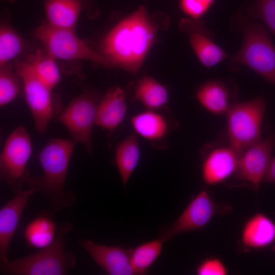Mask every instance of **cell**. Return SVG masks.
<instances>
[{
  "label": "cell",
  "instance_id": "22",
  "mask_svg": "<svg viewBox=\"0 0 275 275\" xmlns=\"http://www.w3.org/2000/svg\"><path fill=\"white\" fill-rule=\"evenodd\" d=\"M56 229V224L50 216L40 215L26 225L24 238L30 247L42 249L53 242Z\"/></svg>",
  "mask_w": 275,
  "mask_h": 275
},
{
  "label": "cell",
  "instance_id": "19",
  "mask_svg": "<svg viewBox=\"0 0 275 275\" xmlns=\"http://www.w3.org/2000/svg\"><path fill=\"white\" fill-rule=\"evenodd\" d=\"M47 23L58 28L74 29L82 10L84 0H44Z\"/></svg>",
  "mask_w": 275,
  "mask_h": 275
},
{
  "label": "cell",
  "instance_id": "13",
  "mask_svg": "<svg viewBox=\"0 0 275 275\" xmlns=\"http://www.w3.org/2000/svg\"><path fill=\"white\" fill-rule=\"evenodd\" d=\"M239 157L229 144L212 146L203 157L202 175L204 181L213 185L226 180L236 172Z\"/></svg>",
  "mask_w": 275,
  "mask_h": 275
},
{
  "label": "cell",
  "instance_id": "25",
  "mask_svg": "<svg viewBox=\"0 0 275 275\" xmlns=\"http://www.w3.org/2000/svg\"><path fill=\"white\" fill-rule=\"evenodd\" d=\"M55 58L47 50L38 49L26 62L36 75L51 90L58 84L61 75Z\"/></svg>",
  "mask_w": 275,
  "mask_h": 275
},
{
  "label": "cell",
  "instance_id": "11",
  "mask_svg": "<svg viewBox=\"0 0 275 275\" xmlns=\"http://www.w3.org/2000/svg\"><path fill=\"white\" fill-rule=\"evenodd\" d=\"M275 137L270 133L248 147L240 156L236 178L249 182L258 190L270 163Z\"/></svg>",
  "mask_w": 275,
  "mask_h": 275
},
{
  "label": "cell",
  "instance_id": "24",
  "mask_svg": "<svg viewBox=\"0 0 275 275\" xmlns=\"http://www.w3.org/2000/svg\"><path fill=\"white\" fill-rule=\"evenodd\" d=\"M164 242L159 238L129 249L131 263L136 274L148 272L161 255Z\"/></svg>",
  "mask_w": 275,
  "mask_h": 275
},
{
  "label": "cell",
  "instance_id": "28",
  "mask_svg": "<svg viewBox=\"0 0 275 275\" xmlns=\"http://www.w3.org/2000/svg\"><path fill=\"white\" fill-rule=\"evenodd\" d=\"M20 77L14 73L8 65L1 67L0 105L3 106L11 102L20 90Z\"/></svg>",
  "mask_w": 275,
  "mask_h": 275
},
{
  "label": "cell",
  "instance_id": "20",
  "mask_svg": "<svg viewBox=\"0 0 275 275\" xmlns=\"http://www.w3.org/2000/svg\"><path fill=\"white\" fill-rule=\"evenodd\" d=\"M131 123L136 133L151 141L161 140L170 128L166 118L155 110L148 109L136 114L131 118Z\"/></svg>",
  "mask_w": 275,
  "mask_h": 275
},
{
  "label": "cell",
  "instance_id": "32",
  "mask_svg": "<svg viewBox=\"0 0 275 275\" xmlns=\"http://www.w3.org/2000/svg\"><path fill=\"white\" fill-rule=\"evenodd\" d=\"M273 249L275 250V244H274V245L273 246Z\"/></svg>",
  "mask_w": 275,
  "mask_h": 275
},
{
  "label": "cell",
  "instance_id": "31",
  "mask_svg": "<svg viewBox=\"0 0 275 275\" xmlns=\"http://www.w3.org/2000/svg\"><path fill=\"white\" fill-rule=\"evenodd\" d=\"M262 182L275 184V156L271 159Z\"/></svg>",
  "mask_w": 275,
  "mask_h": 275
},
{
  "label": "cell",
  "instance_id": "9",
  "mask_svg": "<svg viewBox=\"0 0 275 275\" xmlns=\"http://www.w3.org/2000/svg\"><path fill=\"white\" fill-rule=\"evenodd\" d=\"M97 104L94 95L84 93L56 117L66 127L72 139L83 145L90 155L93 153L92 131L95 125Z\"/></svg>",
  "mask_w": 275,
  "mask_h": 275
},
{
  "label": "cell",
  "instance_id": "21",
  "mask_svg": "<svg viewBox=\"0 0 275 275\" xmlns=\"http://www.w3.org/2000/svg\"><path fill=\"white\" fill-rule=\"evenodd\" d=\"M140 155L138 138L134 133L129 135L118 145L115 160L124 187L136 168Z\"/></svg>",
  "mask_w": 275,
  "mask_h": 275
},
{
  "label": "cell",
  "instance_id": "3",
  "mask_svg": "<svg viewBox=\"0 0 275 275\" xmlns=\"http://www.w3.org/2000/svg\"><path fill=\"white\" fill-rule=\"evenodd\" d=\"M72 224L66 222L57 231L53 242L37 252L14 260L0 262L3 274L64 275L76 264L75 256L66 250V235Z\"/></svg>",
  "mask_w": 275,
  "mask_h": 275
},
{
  "label": "cell",
  "instance_id": "10",
  "mask_svg": "<svg viewBox=\"0 0 275 275\" xmlns=\"http://www.w3.org/2000/svg\"><path fill=\"white\" fill-rule=\"evenodd\" d=\"M223 208L207 189H202L174 223L160 229L159 238L165 242L181 233L202 229Z\"/></svg>",
  "mask_w": 275,
  "mask_h": 275
},
{
  "label": "cell",
  "instance_id": "33",
  "mask_svg": "<svg viewBox=\"0 0 275 275\" xmlns=\"http://www.w3.org/2000/svg\"><path fill=\"white\" fill-rule=\"evenodd\" d=\"M10 1H14V0H10Z\"/></svg>",
  "mask_w": 275,
  "mask_h": 275
},
{
  "label": "cell",
  "instance_id": "8",
  "mask_svg": "<svg viewBox=\"0 0 275 275\" xmlns=\"http://www.w3.org/2000/svg\"><path fill=\"white\" fill-rule=\"evenodd\" d=\"M16 72L22 81L25 98L35 128L44 134L54 114L51 89L36 75L26 61L18 63Z\"/></svg>",
  "mask_w": 275,
  "mask_h": 275
},
{
  "label": "cell",
  "instance_id": "17",
  "mask_svg": "<svg viewBox=\"0 0 275 275\" xmlns=\"http://www.w3.org/2000/svg\"><path fill=\"white\" fill-rule=\"evenodd\" d=\"M241 240L246 248L263 249L275 241V223L268 216L257 212L245 223Z\"/></svg>",
  "mask_w": 275,
  "mask_h": 275
},
{
  "label": "cell",
  "instance_id": "5",
  "mask_svg": "<svg viewBox=\"0 0 275 275\" xmlns=\"http://www.w3.org/2000/svg\"><path fill=\"white\" fill-rule=\"evenodd\" d=\"M266 101L262 97L233 104L227 112L229 145L240 156L260 140Z\"/></svg>",
  "mask_w": 275,
  "mask_h": 275
},
{
  "label": "cell",
  "instance_id": "16",
  "mask_svg": "<svg viewBox=\"0 0 275 275\" xmlns=\"http://www.w3.org/2000/svg\"><path fill=\"white\" fill-rule=\"evenodd\" d=\"M126 109L123 90L118 87L111 89L97 104L95 125L113 131L122 122Z\"/></svg>",
  "mask_w": 275,
  "mask_h": 275
},
{
  "label": "cell",
  "instance_id": "29",
  "mask_svg": "<svg viewBox=\"0 0 275 275\" xmlns=\"http://www.w3.org/2000/svg\"><path fill=\"white\" fill-rule=\"evenodd\" d=\"M215 0H180L182 11L192 18H200L211 7Z\"/></svg>",
  "mask_w": 275,
  "mask_h": 275
},
{
  "label": "cell",
  "instance_id": "30",
  "mask_svg": "<svg viewBox=\"0 0 275 275\" xmlns=\"http://www.w3.org/2000/svg\"><path fill=\"white\" fill-rule=\"evenodd\" d=\"M196 273L198 275H226L228 270L219 258L210 257L200 262L196 267Z\"/></svg>",
  "mask_w": 275,
  "mask_h": 275
},
{
  "label": "cell",
  "instance_id": "14",
  "mask_svg": "<svg viewBox=\"0 0 275 275\" xmlns=\"http://www.w3.org/2000/svg\"><path fill=\"white\" fill-rule=\"evenodd\" d=\"M35 193L32 189L15 194L0 210V262L9 260L8 253L21 215L30 198Z\"/></svg>",
  "mask_w": 275,
  "mask_h": 275
},
{
  "label": "cell",
  "instance_id": "7",
  "mask_svg": "<svg viewBox=\"0 0 275 275\" xmlns=\"http://www.w3.org/2000/svg\"><path fill=\"white\" fill-rule=\"evenodd\" d=\"M34 35L54 58L67 61L86 60L104 66H112L103 55L93 50L79 38L74 29L58 28L46 22L37 28Z\"/></svg>",
  "mask_w": 275,
  "mask_h": 275
},
{
  "label": "cell",
  "instance_id": "1",
  "mask_svg": "<svg viewBox=\"0 0 275 275\" xmlns=\"http://www.w3.org/2000/svg\"><path fill=\"white\" fill-rule=\"evenodd\" d=\"M156 30L144 7L117 23L102 43L103 56L112 64L136 73L148 52Z\"/></svg>",
  "mask_w": 275,
  "mask_h": 275
},
{
  "label": "cell",
  "instance_id": "34",
  "mask_svg": "<svg viewBox=\"0 0 275 275\" xmlns=\"http://www.w3.org/2000/svg\"><path fill=\"white\" fill-rule=\"evenodd\" d=\"M246 1H247V0H246Z\"/></svg>",
  "mask_w": 275,
  "mask_h": 275
},
{
  "label": "cell",
  "instance_id": "23",
  "mask_svg": "<svg viewBox=\"0 0 275 275\" xmlns=\"http://www.w3.org/2000/svg\"><path fill=\"white\" fill-rule=\"evenodd\" d=\"M135 97L148 109L156 110L167 103L169 95L163 85L152 77L145 76L136 84Z\"/></svg>",
  "mask_w": 275,
  "mask_h": 275
},
{
  "label": "cell",
  "instance_id": "27",
  "mask_svg": "<svg viewBox=\"0 0 275 275\" xmlns=\"http://www.w3.org/2000/svg\"><path fill=\"white\" fill-rule=\"evenodd\" d=\"M244 12L249 18L262 21L275 36V0H251Z\"/></svg>",
  "mask_w": 275,
  "mask_h": 275
},
{
  "label": "cell",
  "instance_id": "6",
  "mask_svg": "<svg viewBox=\"0 0 275 275\" xmlns=\"http://www.w3.org/2000/svg\"><path fill=\"white\" fill-rule=\"evenodd\" d=\"M32 149L30 136L21 125L9 135L1 154V179L15 194L23 190L31 177L27 164Z\"/></svg>",
  "mask_w": 275,
  "mask_h": 275
},
{
  "label": "cell",
  "instance_id": "4",
  "mask_svg": "<svg viewBox=\"0 0 275 275\" xmlns=\"http://www.w3.org/2000/svg\"><path fill=\"white\" fill-rule=\"evenodd\" d=\"M241 30L243 42L232 57V63L247 66L275 85V45L266 28L261 23L248 20L242 24Z\"/></svg>",
  "mask_w": 275,
  "mask_h": 275
},
{
  "label": "cell",
  "instance_id": "12",
  "mask_svg": "<svg viewBox=\"0 0 275 275\" xmlns=\"http://www.w3.org/2000/svg\"><path fill=\"white\" fill-rule=\"evenodd\" d=\"M79 245L109 275L136 274L132 266L129 249L120 245H107L90 239H80Z\"/></svg>",
  "mask_w": 275,
  "mask_h": 275
},
{
  "label": "cell",
  "instance_id": "2",
  "mask_svg": "<svg viewBox=\"0 0 275 275\" xmlns=\"http://www.w3.org/2000/svg\"><path fill=\"white\" fill-rule=\"evenodd\" d=\"M77 142L73 139H53L40 151L42 175L30 177L28 188L45 197L50 207L58 211L74 204L76 196L65 189L70 160Z\"/></svg>",
  "mask_w": 275,
  "mask_h": 275
},
{
  "label": "cell",
  "instance_id": "15",
  "mask_svg": "<svg viewBox=\"0 0 275 275\" xmlns=\"http://www.w3.org/2000/svg\"><path fill=\"white\" fill-rule=\"evenodd\" d=\"M188 29L190 43L201 63L207 68L213 67L229 57L228 54L213 41V34L203 22Z\"/></svg>",
  "mask_w": 275,
  "mask_h": 275
},
{
  "label": "cell",
  "instance_id": "26",
  "mask_svg": "<svg viewBox=\"0 0 275 275\" xmlns=\"http://www.w3.org/2000/svg\"><path fill=\"white\" fill-rule=\"evenodd\" d=\"M23 43L18 34L11 28L2 25L0 29V66L16 58L22 51Z\"/></svg>",
  "mask_w": 275,
  "mask_h": 275
},
{
  "label": "cell",
  "instance_id": "18",
  "mask_svg": "<svg viewBox=\"0 0 275 275\" xmlns=\"http://www.w3.org/2000/svg\"><path fill=\"white\" fill-rule=\"evenodd\" d=\"M234 93L227 84L219 80H208L196 91V97L206 109L215 114L227 113L234 103L231 100Z\"/></svg>",
  "mask_w": 275,
  "mask_h": 275
}]
</instances>
